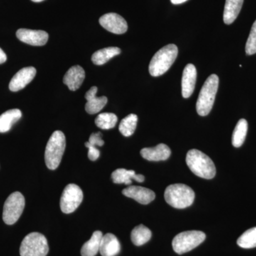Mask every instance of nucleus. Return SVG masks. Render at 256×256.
<instances>
[{
  "label": "nucleus",
  "instance_id": "ddd939ff",
  "mask_svg": "<svg viewBox=\"0 0 256 256\" xmlns=\"http://www.w3.org/2000/svg\"><path fill=\"white\" fill-rule=\"evenodd\" d=\"M122 194L124 196L133 198L142 204H148L156 198V193L142 186H128L122 190Z\"/></svg>",
  "mask_w": 256,
  "mask_h": 256
},
{
  "label": "nucleus",
  "instance_id": "473e14b6",
  "mask_svg": "<svg viewBox=\"0 0 256 256\" xmlns=\"http://www.w3.org/2000/svg\"><path fill=\"white\" fill-rule=\"evenodd\" d=\"M32 1L34 2H43L44 0H32Z\"/></svg>",
  "mask_w": 256,
  "mask_h": 256
},
{
  "label": "nucleus",
  "instance_id": "7c9ffc66",
  "mask_svg": "<svg viewBox=\"0 0 256 256\" xmlns=\"http://www.w3.org/2000/svg\"><path fill=\"white\" fill-rule=\"evenodd\" d=\"M6 60V55L4 50L0 48V64H4Z\"/></svg>",
  "mask_w": 256,
  "mask_h": 256
},
{
  "label": "nucleus",
  "instance_id": "aec40b11",
  "mask_svg": "<svg viewBox=\"0 0 256 256\" xmlns=\"http://www.w3.org/2000/svg\"><path fill=\"white\" fill-rule=\"evenodd\" d=\"M244 0H226L224 12V22L230 24L235 21L242 10Z\"/></svg>",
  "mask_w": 256,
  "mask_h": 256
},
{
  "label": "nucleus",
  "instance_id": "4468645a",
  "mask_svg": "<svg viewBox=\"0 0 256 256\" xmlns=\"http://www.w3.org/2000/svg\"><path fill=\"white\" fill-rule=\"evenodd\" d=\"M196 67L193 64H188L184 69L182 79V94L184 98H188L193 94L196 82Z\"/></svg>",
  "mask_w": 256,
  "mask_h": 256
},
{
  "label": "nucleus",
  "instance_id": "bb28decb",
  "mask_svg": "<svg viewBox=\"0 0 256 256\" xmlns=\"http://www.w3.org/2000/svg\"><path fill=\"white\" fill-rule=\"evenodd\" d=\"M138 116L136 114H130L122 120L119 126V130L124 137L132 136L137 128Z\"/></svg>",
  "mask_w": 256,
  "mask_h": 256
},
{
  "label": "nucleus",
  "instance_id": "cd10ccee",
  "mask_svg": "<svg viewBox=\"0 0 256 256\" xmlns=\"http://www.w3.org/2000/svg\"><path fill=\"white\" fill-rule=\"evenodd\" d=\"M117 122V116L111 112H102L99 114L95 120L96 126L102 130L112 129L114 128Z\"/></svg>",
  "mask_w": 256,
  "mask_h": 256
},
{
  "label": "nucleus",
  "instance_id": "1a4fd4ad",
  "mask_svg": "<svg viewBox=\"0 0 256 256\" xmlns=\"http://www.w3.org/2000/svg\"><path fill=\"white\" fill-rule=\"evenodd\" d=\"M84 194L78 185L70 184L64 188L60 198V210L64 214H70L82 204Z\"/></svg>",
  "mask_w": 256,
  "mask_h": 256
},
{
  "label": "nucleus",
  "instance_id": "6ab92c4d",
  "mask_svg": "<svg viewBox=\"0 0 256 256\" xmlns=\"http://www.w3.org/2000/svg\"><path fill=\"white\" fill-rule=\"evenodd\" d=\"M112 181L116 184H124L126 185H130L132 180H136L138 182H143L144 181V176L142 174H138L133 170L126 169H118L114 170L111 175Z\"/></svg>",
  "mask_w": 256,
  "mask_h": 256
},
{
  "label": "nucleus",
  "instance_id": "f8f14e48",
  "mask_svg": "<svg viewBox=\"0 0 256 256\" xmlns=\"http://www.w3.org/2000/svg\"><path fill=\"white\" fill-rule=\"evenodd\" d=\"M36 74V68L32 66L25 67L18 70L10 82V90L16 92L24 88L34 78Z\"/></svg>",
  "mask_w": 256,
  "mask_h": 256
},
{
  "label": "nucleus",
  "instance_id": "0eeeda50",
  "mask_svg": "<svg viewBox=\"0 0 256 256\" xmlns=\"http://www.w3.org/2000/svg\"><path fill=\"white\" fill-rule=\"evenodd\" d=\"M205 238V234L200 230L182 232L173 239V249L176 254L182 255L198 246L204 242Z\"/></svg>",
  "mask_w": 256,
  "mask_h": 256
},
{
  "label": "nucleus",
  "instance_id": "20e7f679",
  "mask_svg": "<svg viewBox=\"0 0 256 256\" xmlns=\"http://www.w3.org/2000/svg\"><path fill=\"white\" fill-rule=\"evenodd\" d=\"M220 78L216 74H212L206 79L196 102V111L201 116L210 114L214 104L216 95L218 90Z\"/></svg>",
  "mask_w": 256,
  "mask_h": 256
},
{
  "label": "nucleus",
  "instance_id": "a211bd4d",
  "mask_svg": "<svg viewBox=\"0 0 256 256\" xmlns=\"http://www.w3.org/2000/svg\"><path fill=\"white\" fill-rule=\"evenodd\" d=\"M120 252V244L118 239L112 234H107L102 236L100 250L102 256H116Z\"/></svg>",
  "mask_w": 256,
  "mask_h": 256
},
{
  "label": "nucleus",
  "instance_id": "6e6552de",
  "mask_svg": "<svg viewBox=\"0 0 256 256\" xmlns=\"http://www.w3.org/2000/svg\"><path fill=\"white\" fill-rule=\"evenodd\" d=\"M25 206L24 197L20 192L11 194L6 198L3 208L2 218L5 224L12 225L22 214Z\"/></svg>",
  "mask_w": 256,
  "mask_h": 256
},
{
  "label": "nucleus",
  "instance_id": "9b49d317",
  "mask_svg": "<svg viewBox=\"0 0 256 256\" xmlns=\"http://www.w3.org/2000/svg\"><path fill=\"white\" fill-rule=\"evenodd\" d=\"M16 35L20 41L32 46H44L46 44L48 40V33L41 30L20 28L16 32Z\"/></svg>",
  "mask_w": 256,
  "mask_h": 256
},
{
  "label": "nucleus",
  "instance_id": "b1692460",
  "mask_svg": "<svg viewBox=\"0 0 256 256\" xmlns=\"http://www.w3.org/2000/svg\"><path fill=\"white\" fill-rule=\"evenodd\" d=\"M101 132L92 133L89 138L88 142L85 143L86 146L88 149V156L92 161H96L100 156V151L97 146H102L104 144Z\"/></svg>",
  "mask_w": 256,
  "mask_h": 256
},
{
  "label": "nucleus",
  "instance_id": "9d476101",
  "mask_svg": "<svg viewBox=\"0 0 256 256\" xmlns=\"http://www.w3.org/2000/svg\"><path fill=\"white\" fill-rule=\"evenodd\" d=\"M99 23L105 30L116 34H122L128 30L127 22L116 13L104 14L99 20Z\"/></svg>",
  "mask_w": 256,
  "mask_h": 256
},
{
  "label": "nucleus",
  "instance_id": "5701e85b",
  "mask_svg": "<svg viewBox=\"0 0 256 256\" xmlns=\"http://www.w3.org/2000/svg\"><path fill=\"white\" fill-rule=\"evenodd\" d=\"M121 50L118 47H108L97 50L92 56V63L96 65H104L116 56L120 54Z\"/></svg>",
  "mask_w": 256,
  "mask_h": 256
},
{
  "label": "nucleus",
  "instance_id": "c756f323",
  "mask_svg": "<svg viewBox=\"0 0 256 256\" xmlns=\"http://www.w3.org/2000/svg\"><path fill=\"white\" fill-rule=\"evenodd\" d=\"M246 52L247 55L255 54L256 53V20L252 24L250 34L246 45Z\"/></svg>",
  "mask_w": 256,
  "mask_h": 256
},
{
  "label": "nucleus",
  "instance_id": "423d86ee",
  "mask_svg": "<svg viewBox=\"0 0 256 256\" xmlns=\"http://www.w3.org/2000/svg\"><path fill=\"white\" fill-rule=\"evenodd\" d=\"M48 250L46 237L42 234L33 232L23 239L20 252L21 256H46Z\"/></svg>",
  "mask_w": 256,
  "mask_h": 256
},
{
  "label": "nucleus",
  "instance_id": "f3484780",
  "mask_svg": "<svg viewBox=\"0 0 256 256\" xmlns=\"http://www.w3.org/2000/svg\"><path fill=\"white\" fill-rule=\"evenodd\" d=\"M140 154L148 161H164L171 156V150L166 144H160L154 148H144Z\"/></svg>",
  "mask_w": 256,
  "mask_h": 256
},
{
  "label": "nucleus",
  "instance_id": "f257e3e1",
  "mask_svg": "<svg viewBox=\"0 0 256 256\" xmlns=\"http://www.w3.org/2000/svg\"><path fill=\"white\" fill-rule=\"evenodd\" d=\"M186 164L190 170L197 176L210 180L216 175L214 163L210 156L198 150L188 152L186 158Z\"/></svg>",
  "mask_w": 256,
  "mask_h": 256
},
{
  "label": "nucleus",
  "instance_id": "2eb2a0df",
  "mask_svg": "<svg viewBox=\"0 0 256 256\" xmlns=\"http://www.w3.org/2000/svg\"><path fill=\"white\" fill-rule=\"evenodd\" d=\"M98 88L92 86L88 90L85 98L87 100L86 104V110L88 114H96L100 112L108 102V98L106 96L97 97Z\"/></svg>",
  "mask_w": 256,
  "mask_h": 256
},
{
  "label": "nucleus",
  "instance_id": "a878e982",
  "mask_svg": "<svg viewBox=\"0 0 256 256\" xmlns=\"http://www.w3.org/2000/svg\"><path fill=\"white\" fill-rule=\"evenodd\" d=\"M248 122L246 120L240 119L236 126L232 136V144L235 148H240L246 137Z\"/></svg>",
  "mask_w": 256,
  "mask_h": 256
},
{
  "label": "nucleus",
  "instance_id": "4be33fe9",
  "mask_svg": "<svg viewBox=\"0 0 256 256\" xmlns=\"http://www.w3.org/2000/svg\"><path fill=\"white\" fill-rule=\"evenodd\" d=\"M102 232L100 230H96L92 234L90 240L82 246L80 254L82 256H96L100 250V242L102 240Z\"/></svg>",
  "mask_w": 256,
  "mask_h": 256
},
{
  "label": "nucleus",
  "instance_id": "393cba45",
  "mask_svg": "<svg viewBox=\"0 0 256 256\" xmlns=\"http://www.w3.org/2000/svg\"><path fill=\"white\" fill-rule=\"evenodd\" d=\"M151 237V230L142 224L134 228L131 233V240L137 246L146 244L150 240Z\"/></svg>",
  "mask_w": 256,
  "mask_h": 256
},
{
  "label": "nucleus",
  "instance_id": "c85d7f7f",
  "mask_svg": "<svg viewBox=\"0 0 256 256\" xmlns=\"http://www.w3.org/2000/svg\"><path fill=\"white\" fill-rule=\"evenodd\" d=\"M237 244L242 248H254L256 247V227L248 229L239 237Z\"/></svg>",
  "mask_w": 256,
  "mask_h": 256
},
{
  "label": "nucleus",
  "instance_id": "f03ea898",
  "mask_svg": "<svg viewBox=\"0 0 256 256\" xmlns=\"http://www.w3.org/2000/svg\"><path fill=\"white\" fill-rule=\"evenodd\" d=\"M178 54L176 45L168 44L158 50L152 58L149 66V72L154 77L163 75L169 70Z\"/></svg>",
  "mask_w": 256,
  "mask_h": 256
},
{
  "label": "nucleus",
  "instance_id": "2f4dec72",
  "mask_svg": "<svg viewBox=\"0 0 256 256\" xmlns=\"http://www.w3.org/2000/svg\"><path fill=\"white\" fill-rule=\"evenodd\" d=\"M173 4H180L186 2L188 0H170Z\"/></svg>",
  "mask_w": 256,
  "mask_h": 256
},
{
  "label": "nucleus",
  "instance_id": "dca6fc26",
  "mask_svg": "<svg viewBox=\"0 0 256 256\" xmlns=\"http://www.w3.org/2000/svg\"><path fill=\"white\" fill-rule=\"evenodd\" d=\"M85 70L80 66H74L69 68L68 72L64 76L63 82L68 86L70 90L76 92L82 86V82L85 79Z\"/></svg>",
  "mask_w": 256,
  "mask_h": 256
},
{
  "label": "nucleus",
  "instance_id": "39448f33",
  "mask_svg": "<svg viewBox=\"0 0 256 256\" xmlns=\"http://www.w3.org/2000/svg\"><path fill=\"white\" fill-rule=\"evenodd\" d=\"M65 148V136L62 131H55L48 140L45 150V162L48 169L54 170L58 168Z\"/></svg>",
  "mask_w": 256,
  "mask_h": 256
},
{
  "label": "nucleus",
  "instance_id": "7ed1b4c3",
  "mask_svg": "<svg viewBox=\"0 0 256 256\" xmlns=\"http://www.w3.org/2000/svg\"><path fill=\"white\" fill-rule=\"evenodd\" d=\"M194 198V192L183 184L170 185L164 192L166 203L176 208H185L191 206Z\"/></svg>",
  "mask_w": 256,
  "mask_h": 256
},
{
  "label": "nucleus",
  "instance_id": "412c9836",
  "mask_svg": "<svg viewBox=\"0 0 256 256\" xmlns=\"http://www.w3.org/2000/svg\"><path fill=\"white\" fill-rule=\"evenodd\" d=\"M22 114L18 109H12L0 116V133L8 132L13 124L21 118Z\"/></svg>",
  "mask_w": 256,
  "mask_h": 256
}]
</instances>
